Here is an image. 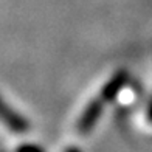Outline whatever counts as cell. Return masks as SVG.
I'll return each mask as SVG.
<instances>
[{
	"label": "cell",
	"instance_id": "7a4b0ae2",
	"mask_svg": "<svg viewBox=\"0 0 152 152\" xmlns=\"http://www.w3.org/2000/svg\"><path fill=\"white\" fill-rule=\"evenodd\" d=\"M99 112H101V102L99 101L90 102V106L86 109L84 116H82V120H81V124H79L81 130H87V127H90L96 121V118L99 116Z\"/></svg>",
	"mask_w": 152,
	"mask_h": 152
},
{
	"label": "cell",
	"instance_id": "3957f363",
	"mask_svg": "<svg viewBox=\"0 0 152 152\" xmlns=\"http://www.w3.org/2000/svg\"><path fill=\"white\" fill-rule=\"evenodd\" d=\"M0 115H5L3 118H6V121H8L12 127H17V129L22 127V123H20V120H19L12 112H10L8 107H5V106L2 104V101H0Z\"/></svg>",
	"mask_w": 152,
	"mask_h": 152
},
{
	"label": "cell",
	"instance_id": "6da1fadb",
	"mask_svg": "<svg viewBox=\"0 0 152 152\" xmlns=\"http://www.w3.org/2000/svg\"><path fill=\"white\" fill-rule=\"evenodd\" d=\"M126 79H127V75H126V72H124V70L116 72V73L112 76V78H110V81L107 82L104 87H102L101 98H102V99H106V101L112 99L113 96L120 92V88L124 86Z\"/></svg>",
	"mask_w": 152,
	"mask_h": 152
}]
</instances>
